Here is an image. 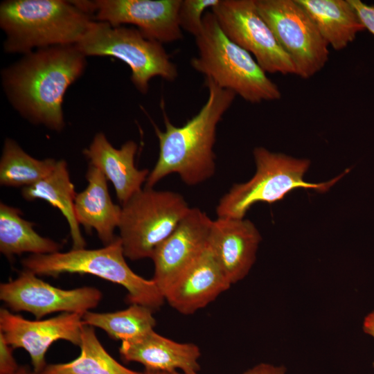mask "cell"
Masks as SVG:
<instances>
[{
	"mask_svg": "<svg viewBox=\"0 0 374 374\" xmlns=\"http://www.w3.org/2000/svg\"><path fill=\"white\" fill-rule=\"evenodd\" d=\"M181 0L88 1L94 19L112 26L132 24L147 38L163 43L182 39L178 22Z\"/></svg>",
	"mask_w": 374,
	"mask_h": 374,
	"instance_id": "cell-12",
	"label": "cell"
},
{
	"mask_svg": "<svg viewBox=\"0 0 374 374\" xmlns=\"http://www.w3.org/2000/svg\"><path fill=\"white\" fill-rule=\"evenodd\" d=\"M87 57L75 45L30 52L1 71L4 93L29 122L60 132L65 125L62 103L68 88L84 73Z\"/></svg>",
	"mask_w": 374,
	"mask_h": 374,
	"instance_id": "cell-1",
	"label": "cell"
},
{
	"mask_svg": "<svg viewBox=\"0 0 374 374\" xmlns=\"http://www.w3.org/2000/svg\"><path fill=\"white\" fill-rule=\"evenodd\" d=\"M57 160L35 159L26 153L14 140L4 141L0 159V184L7 187H26L48 175Z\"/></svg>",
	"mask_w": 374,
	"mask_h": 374,
	"instance_id": "cell-25",
	"label": "cell"
},
{
	"mask_svg": "<svg viewBox=\"0 0 374 374\" xmlns=\"http://www.w3.org/2000/svg\"><path fill=\"white\" fill-rule=\"evenodd\" d=\"M242 374H286V368L282 365H274L269 363H260Z\"/></svg>",
	"mask_w": 374,
	"mask_h": 374,
	"instance_id": "cell-29",
	"label": "cell"
},
{
	"mask_svg": "<svg viewBox=\"0 0 374 374\" xmlns=\"http://www.w3.org/2000/svg\"><path fill=\"white\" fill-rule=\"evenodd\" d=\"M355 9L365 29L374 35V6L368 5L361 0H349Z\"/></svg>",
	"mask_w": 374,
	"mask_h": 374,
	"instance_id": "cell-28",
	"label": "cell"
},
{
	"mask_svg": "<svg viewBox=\"0 0 374 374\" xmlns=\"http://www.w3.org/2000/svg\"><path fill=\"white\" fill-rule=\"evenodd\" d=\"M119 353L126 362H138L145 370L171 373L198 372L199 348L166 338L154 330L130 341L121 342Z\"/></svg>",
	"mask_w": 374,
	"mask_h": 374,
	"instance_id": "cell-18",
	"label": "cell"
},
{
	"mask_svg": "<svg viewBox=\"0 0 374 374\" xmlns=\"http://www.w3.org/2000/svg\"><path fill=\"white\" fill-rule=\"evenodd\" d=\"M220 0H181L178 22L181 30L197 37L203 27V17L206 9L213 8Z\"/></svg>",
	"mask_w": 374,
	"mask_h": 374,
	"instance_id": "cell-26",
	"label": "cell"
},
{
	"mask_svg": "<svg viewBox=\"0 0 374 374\" xmlns=\"http://www.w3.org/2000/svg\"><path fill=\"white\" fill-rule=\"evenodd\" d=\"M257 9L283 50L292 60L296 75L309 78L328 60V44L296 0H255Z\"/></svg>",
	"mask_w": 374,
	"mask_h": 374,
	"instance_id": "cell-9",
	"label": "cell"
},
{
	"mask_svg": "<svg viewBox=\"0 0 374 374\" xmlns=\"http://www.w3.org/2000/svg\"><path fill=\"white\" fill-rule=\"evenodd\" d=\"M212 222L199 208H190L155 250L151 258L154 266L152 280L163 296L208 247Z\"/></svg>",
	"mask_w": 374,
	"mask_h": 374,
	"instance_id": "cell-14",
	"label": "cell"
},
{
	"mask_svg": "<svg viewBox=\"0 0 374 374\" xmlns=\"http://www.w3.org/2000/svg\"><path fill=\"white\" fill-rule=\"evenodd\" d=\"M180 194L145 187L121 206L119 238L125 258H151L190 210Z\"/></svg>",
	"mask_w": 374,
	"mask_h": 374,
	"instance_id": "cell-8",
	"label": "cell"
},
{
	"mask_svg": "<svg viewBox=\"0 0 374 374\" xmlns=\"http://www.w3.org/2000/svg\"><path fill=\"white\" fill-rule=\"evenodd\" d=\"M143 373L144 374H170L166 372L153 371H148V370H145V372Z\"/></svg>",
	"mask_w": 374,
	"mask_h": 374,
	"instance_id": "cell-32",
	"label": "cell"
},
{
	"mask_svg": "<svg viewBox=\"0 0 374 374\" xmlns=\"http://www.w3.org/2000/svg\"><path fill=\"white\" fill-rule=\"evenodd\" d=\"M253 154L255 175L245 183L233 185L221 197L216 207L217 217L244 218L256 203H274L297 188L326 193L348 172L327 181L310 183L304 179L310 166L308 159L273 152L263 147L255 148Z\"/></svg>",
	"mask_w": 374,
	"mask_h": 374,
	"instance_id": "cell-6",
	"label": "cell"
},
{
	"mask_svg": "<svg viewBox=\"0 0 374 374\" xmlns=\"http://www.w3.org/2000/svg\"><path fill=\"white\" fill-rule=\"evenodd\" d=\"M231 286L209 245L164 295L184 315L193 314Z\"/></svg>",
	"mask_w": 374,
	"mask_h": 374,
	"instance_id": "cell-16",
	"label": "cell"
},
{
	"mask_svg": "<svg viewBox=\"0 0 374 374\" xmlns=\"http://www.w3.org/2000/svg\"><path fill=\"white\" fill-rule=\"evenodd\" d=\"M261 235L247 219L213 220L208 245L231 285L242 280L253 265Z\"/></svg>",
	"mask_w": 374,
	"mask_h": 374,
	"instance_id": "cell-15",
	"label": "cell"
},
{
	"mask_svg": "<svg viewBox=\"0 0 374 374\" xmlns=\"http://www.w3.org/2000/svg\"><path fill=\"white\" fill-rule=\"evenodd\" d=\"M95 21L74 1L7 0L0 5V26L7 53L78 44Z\"/></svg>",
	"mask_w": 374,
	"mask_h": 374,
	"instance_id": "cell-3",
	"label": "cell"
},
{
	"mask_svg": "<svg viewBox=\"0 0 374 374\" xmlns=\"http://www.w3.org/2000/svg\"><path fill=\"white\" fill-rule=\"evenodd\" d=\"M211 12L224 33L253 55L265 73L296 75L292 60L259 13L255 0H220Z\"/></svg>",
	"mask_w": 374,
	"mask_h": 374,
	"instance_id": "cell-10",
	"label": "cell"
},
{
	"mask_svg": "<svg viewBox=\"0 0 374 374\" xmlns=\"http://www.w3.org/2000/svg\"><path fill=\"white\" fill-rule=\"evenodd\" d=\"M30 374H37V373H30Z\"/></svg>",
	"mask_w": 374,
	"mask_h": 374,
	"instance_id": "cell-34",
	"label": "cell"
},
{
	"mask_svg": "<svg viewBox=\"0 0 374 374\" xmlns=\"http://www.w3.org/2000/svg\"><path fill=\"white\" fill-rule=\"evenodd\" d=\"M208 95L199 112L180 127L173 125L163 109L165 130L154 124L159 140L157 161L145 187L153 186L168 175L176 173L189 186L211 178L215 171L213 147L218 123L232 105L236 94L206 78Z\"/></svg>",
	"mask_w": 374,
	"mask_h": 374,
	"instance_id": "cell-2",
	"label": "cell"
},
{
	"mask_svg": "<svg viewBox=\"0 0 374 374\" xmlns=\"http://www.w3.org/2000/svg\"><path fill=\"white\" fill-rule=\"evenodd\" d=\"M21 211L3 202L0 204V251L8 258L29 252L34 255L59 251L61 245L39 235L34 224L21 217Z\"/></svg>",
	"mask_w": 374,
	"mask_h": 374,
	"instance_id": "cell-22",
	"label": "cell"
},
{
	"mask_svg": "<svg viewBox=\"0 0 374 374\" xmlns=\"http://www.w3.org/2000/svg\"><path fill=\"white\" fill-rule=\"evenodd\" d=\"M170 374H199L198 372H189V373H184L181 371H175L171 373Z\"/></svg>",
	"mask_w": 374,
	"mask_h": 374,
	"instance_id": "cell-33",
	"label": "cell"
},
{
	"mask_svg": "<svg viewBox=\"0 0 374 374\" xmlns=\"http://www.w3.org/2000/svg\"><path fill=\"white\" fill-rule=\"evenodd\" d=\"M21 194L26 200L43 199L59 209L68 222L73 249L85 248L86 242L74 211L77 193L64 160L57 161L55 168L48 175L33 185L24 187Z\"/></svg>",
	"mask_w": 374,
	"mask_h": 374,
	"instance_id": "cell-21",
	"label": "cell"
},
{
	"mask_svg": "<svg viewBox=\"0 0 374 374\" xmlns=\"http://www.w3.org/2000/svg\"><path fill=\"white\" fill-rule=\"evenodd\" d=\"M154 310L139 304H131L127 308L106 313L88 311L82 316L85 325L99 328L112 339L121 342L138 339L154 330L156 319Z\"/></svg>",
	"mask_w": 374,
	"mask_h": 374,
	"instance_id": "cell-24",
	"label": "cell"
},
{
	"mask_svg": "<svg viewBox=\"0 0 374 374\" xmlns=\"http://www.w3.org/2000/svg\"><path fill=\"white\" fill-rule=\"evenodd\" d=\"M75 46L86 57L112 56L122 60L130 68L131 82L141 93H148L152 78L171 82L178 76L177 67L163 44L145 37L138 28L95 20Z\"/></svg>",
	"mask_w": 374,
	"mask_h": 374,
	"instance_id": "cell-7",
	"label": "cell"
},
{
	"mask_svg": "<svg viewBox=\"0 0 374 374\" xmlns=\"http://www.w3.org/2000/svg\"><path fill=\"white\" fill-rule=\"evenodd\" d=\"M15 374H30V373L28 371L26 367L22 366L19 367V370Z\"/></svg>",
	"mask_w": 374,
	"mask_h": 374,
	"instance_id": "cell-31",
	"label": "cell"
},
{
	"mask_svg": "<svg viewBox=\"0 0 374 374\" xmlns=\"http://www.w3.org/2000/svg\"><path fill=\"white\" fill-rule=\"evenodd\" d=\"M373 366H374V363H373Z\"/></svg>",
	"mask_w": 374,
	"mask_h": 374,
	"instance_id": "cell-35",
	"label": "cell"
},
{
	"mask_svg": "<svg viewBox=\"0 0 374 374\" xmlns=\"http://www.w3.org/2000/svg\"><path fill=\"white\" fill-rule=\"evenodd\" d=\"M21 264L25 269L37 276L56 277L64 273H77L100 277L125 288L130 304L144 305L154 311L166 301L152 279L140 276L128 266L119 236L103 248L32 254L23 259Z\"/></svg>",
	"mask_w": 374,
	"mask_h": 374,
	"instance_id": "cell-5",
	"label": "cell"
},
{
	"mask_svg": "<svg viewBox=\"0 0 374 374\" xmlns=\"http://www.w3.org/2000/svg\"><path fill=\"white\" fill-rule=\"evenodd\" d=\"M335 50L352 42L365 29L349 0H296Z\"/></svg>",
	"mask_w": 374,
	"mask_h": 374,
	"instance_id": "cell-20",
	"label": "cell"
},
{
	"mask_svg": "<svg viewBox=\"0 0 374 374\" xmlns=\"http://www.w3.org/2000/svg\"><path fill=\"white\" fill-rule=\"evenodd\" d=\"M101 299V292L94 287L61 289L27 269L15 279L0 285V299L10 309L28 312L37 319L57 312L83 315L95 308Z\"/></svg>",
	"mask_w": 374,
	"mask_h": 374,
	"instance_id": "cell-11",
	"label": "cell"
},
{
	"mask_svg": "<svg viewBox=\"0 0 374 374\" xmlns=\"http://www.w3.org/2000/svg\"><path fill=\"white\" fill-rule=\"evenodd\" d=\"M12 349L0 332V374H15L19 370Z\"/></svg>",
	"mask_w": 374,
	"mask_h": 374,
	"instance_id": "cell-27",
	"label": "cell"
},
{
	"mask_svg": "<svg viewBox=\"0 0 374 374\" xmlns=\"http://www.w3.org/2000/svg\"><path fill=\"white\" fill-rule=\"evenodd\" d=\"M364 332L374 339V310L367 314L363 321Z\"/></svg>",
	"mask_w": 374,
	"mask_h": 374,
	"instance_id": "cell-30",
	"label": "cell"
},
{
	"mask_svg": "<svg viewBox=\"0 0 374 374\" xmlns=\"http://www.w3.org/2000/svg\"><path fill=\"white\" fill-rule=\"evenodd\" d=\"M85 177L88 185L75 199V217L87 231L94 229L106 246L116 238L114 231L120 223L121 207L112 202L107 179L99 169L89 165Z\"/></svg>",
	"mask_w": 374,
	"mask_h": 374,
	"instance_id": "cell-19",
	"label": "cell"
},
{
	"mask_svg": "<svg viewBox=\"0 0 374 374\" xmlns=\"http://www.w3.org/2000/svg\"><path fill=\"white\" fill-rule=\"evenodd\" d=\"M137 149L134 141H128L120 148H116L103 132H98L83 150L89 165L99 169L112 182L122 205L142 189L150 172L148 169L136 167L134 158Z\"/></svg>",
	"mask_w": 374,
	"mask_h": 374,
	"instance_id": "cell-17",
	"label": "cell"
},
{
	"mask_svg": "<svg viewBox=\"0 0 374 374\" xmlns=\"http://www.w3.org/2000/svg\"><path fill=\"white\" fill-rule=\"evenodd\" d=\"M80 353L66 363L46 365L39 374H144L131 370L118 362L104 348L94 328L84 325Z\"/></svg>",
	"mask_w": 374,
	"mask_h": 374,
	"instance_id": "cell-23",
	"label": "cell"
},
{
	"mask_svg": "<svg viewBox=\"0 0 374 374\" xmlns=\"http://www.w3.org/2000/svg\"><path fill=\"white\" fill-rule=\"evenodd\" d=\"M82 314L62 312L44 320H28L5 308L0 310V332L13 348L27 351L33 373L39 374L46 366L45 355L52 344L65 340L75 346L81 342L85 325Z\"/></svg>",
	"mask_w": 374,
	"mask_h": 374,
	"instance_id": "cell-13",
	"label": "cell"
},
{
	"mask_svg": "<svg viewBox=\"0 0 374 374\" xmlns=\"http://www.w3.org/2000/svg\"><path fill=\"white\" fill-rule=\"evenodd\" d=\"M195 38L198 55L190 63L196 71L251 103L281 98L277 84L248 51L224 33L212 12L204 15L202 31Z\"/></svg>",
	"mask_w": 374,
	"mask_h": 374,
	"instance_id": "cell-4",
	"label": "cell"
}]
</instances>
